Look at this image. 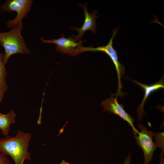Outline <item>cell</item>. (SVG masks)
<instances>
[{
  "label": "cell",
  "instance_id": "cell-5",
  "mask_svg": "<svg viewBox=\"0 0 164 164\" xmlns=\"http://www.w3.org/2000/svg\"><path fill=\"white\" fill-rule=\"evenodd\" d=\"M41 40L43 43H52L55 44L56 45V51L62 53L75 56L85 52L86 47L83 46L82 44L85 42V41L81 40L77 42L71 37L66 38L63 34H62L60 38L58 39L45 40L42 37Z\"/></svg>",
  "mask_w": 164,
  "mask_h": 164
},
{
  "label": "cell",
  "instance_id": "cell-7",
  "mask_svg": "<svg viewBox=\"0 0 164 164\" xmlns=\"http://www.w3.org/2000/svg\"><path fill=\"white\" fill-rule=\"evenodd\" d=\"M117 97L114 98L112 95L109 98L102 101L101 105L104 109L103 111H109L118 115L124 121H127L132 128L134 136L137 135L139 132L134 127L133 122L135 119L127 113L124 108V106L117 101Z\"/></svg>",
  "mask_w": 164,
  "mask_h": 164
},
{
  "label": "cell",
  "instance_id": "cell-10",
  "mask_svg": "<svg viewBox=\"0 0 164 164\" xmlns=\"http://www.w3.org/2000/svg\"><path fill=\"white\" fill-rule=\"evenodd\" d=\"M16 115L13 110L10 111L6 114L0 113V129L3 135L8 136L10 130V125L16 122L15 120Z\"/></svg>",
  "mask_w": 164,
  "mask_h": 164
},
{
  "label": "cell",
  "instance_id": "cell-6",
  "mask_svg": "<svg viewBox=\"0 0 164 164\" xmlns=\"http://www.w3.org/2000/svg\"><path fill=\"white\" fill-rule=\"evenodd\" d=\"M138 127L141 131L139 132L138 135L134 137L136 144L141 147L143 152V164H149L152 160L153 153L156 149V146L153 141L154 133L152 131L147 130V128L141 124L138 123Z\"/></svg>",
  "mask_w": 164,
  "mask_h": 164
},
{
  "label": "cell",
  "instance_id": "cell-8",
  "mask_svg": "<svg viewBox=\"0 0 164 164\" xmlns=\"http://www.w3.org/2000/svg\"><path fill=\"white\" fill-rule=\"evenodd\" d=\"M78 5L84 9L85 19L81 28H70L71 29L75 30L78 32V34L76 36L72 35V37L77 42L81 40V38L86 31H91L94 34L96 33V20L98 17V16L96 15L97 11L96 10H94L91 13H90L88 12L87 3L83 5L78 4Z\"/></svg>",
  "mask_w": 164,
  "mask_h": 164
},
{
  "label": "cell",
  "instance_id": "cell-17",
  "mask_svg": "<svg viewBox=\"0 0 164 164\" xmlns=\"http://www.w3.org/2000/svg\"><path fill=\"white\" fill-rule=\"evenodd\" d=\"M60 164H71L69 163L68 162H66V161L63 160L62 162L60 163Z\"/></svg>",
  "mask_w": 164,
  "mask_h": 164
},
{
  "label": "cell",
  "instance_id": "cell-14",
  "mask_svg": "<svg viewBox=\"0 0 164 164\" xmlns=\"http://www.w3.org/2000/svg\"><path fill=\"white\" fill-rule=\"evenodd\" d=\"M8 88L0 87V104L3 98L5 93L7 90Z\"/></svg>",
  "mask_w": 164,
  "mask_h": 164
},
{
  "label": "cell",
  "instance_id": "cell-4",
  "mask_svg": "<svg viewBox=\"0 0 164 164\" xmlns=\"http://www.w3.org/2000/svg\"><path fill=\"white\" fill-rule=\"evenodd\" d=\"M33 1L32 0H7L1 6V12H16L17 15L15 19L6 23L7 26L12 27L15 24L22 22V19L31 11Z\"/></svg>",
  "mask_w": 164,
  "mask_h": 164
},
{
  "label": "cell",
  "instance_id": "cell-1",
  "mask_svg": "<svg viewBox=\"0 0 164 164\" xmlns=\"http://www.w3.org/2000/svg\"><path fill=\"white\" fill-rule=\"evenodd\" d=\"M32 136L29 133L19 130L15 136L0 138V152L10 156L15 164H23L25 160H31L28 148Z\"/></svg>",
  "mask_w": 164,
  "mask_h": 164
},
{
  "label": "cell",
  "instance_id": "cell-11",
  "mask_svg": "<svg viewBox=\"0 0 164 164\" xmlns=\"http://www.w3.org/2000/svg\"><path fill=\"white\" fill-rule=\"evenodd\" d=\"M4 58V54L0 52V87H8L6 80L7 73Z\"/></svg>",
  "mask_w": 164,
  "mask_h": 164
},
{
  "label": "cell",
  "instance_id": "cell-15",
  "mask_svg": "<svg viewBox=\"0 0 164 164\" xmlns=\"http://www.w3.org/2000/svg\"><path fill=\"white\" fill-rule=\"evenodd\" d=\"M131 153L130 152L128 155L127 156L124 161V164H129L131 161Z\"/></svg>",
  "mask_w": 164,
  "mask_h": 164
},
{
  "label": "cell",
  "instance_id": "cell-3",
  "mask_svg": "<svg viewBox=\"0 0 164 164\" xmlns=\"http://www.w3.org/2000/svg\"><path fill=\"white\" fill-rule=\"evenodd\" d=\"M119 27L113 30V34L108 44L105 46H98L96 48H93L89 46L86 47V51H91L92 52L100 51L106 53L111 59L114 63L116 68L118 79V86L117 92L114 96L117 97L118 96H121L123 95L121 90L123 86V84L121 80L122 76L125 73V67L118 61V53L113 47V40L117 33Z\"/></svg>",
  "mask_w": 164,
  "mask_h": 164
},
{
  "label": "cell",
  "instance_id": "cell-9",
  "mask_svg": "<svg viewBox=\"0 0 164 164\" xmlns=\"http://www.w3.org/2000/svg\"><path fill=\"white\" fill-rule=\"evenodd\" d=\"M131 80L139 85L145 91L143 98L137 109L138 114L137 119L138 120L140 121L145 113L144 109V105L145 102L152 93L161 88H164V79L163 77H162L158 82L150 85L143 84L132 79H131Z\"/></svg>",
  "mask_w": 164,
  "mask_h": 164
},
{
  "label": "cell",
  "instance_id": "cell-16",
  "mask_svg": "<svg viewBox=\"0 0 164 164\" xmlns=\"http://www.w3.org/2000/svg\"><path fill=\"white\" fill-rule=\"evenodd\" d=\"M163 154L161 153L160 157L159 164H164V159L163 158Z\"/></svg>",
  "mask_w": 164,
  "mask_h": 164
},
{
  "label": "cell",
  "instance_id": "cell-2",
  "mask_svg": "<svg viewBox=\"0 0 164 164\" xmlns=\"http://www.w3.org/2000/svg\"><path fill=\"white\" fill-rule=\"evenodd\" d=\"M22 27V22L19 23L15 25L9 31L0 33V43L5 50L4 61L5 65L12 55L31 53L21 34Z\"/></svg>",
  "mask_w": 164,
  "mask_h": 164
},
{
  "label": "cell",
  "instance_id": "cell-13",
  "mask_svg": "<svg viewBox=\"0 0 164 164\" xmlns=\"http://www.w3.org/2000/svg\"><path fill=\"white\" fill-rule=\"evenodd\" d=\"M0 164H12L6 155L0 152Z\"/></svg>",
  "mask_w": 164,
  "mask_h": 164
},
{
  "label": "cell",
  "instance_id": "cell-12",
  "mask_svg": "<svg viewBox=\"0 0 164 164\" xmlns=\"http://www.w3.org/2000/svg\"><path fill=\"white\" fill-rule=\"evenodd\" d=\"M155 139V145L156 147L161 149V153L164 154V132L156 133L154 135Z\"/></svg>",
  "mask_w": 164,
  "mask_h": 164
}]
</instances>
